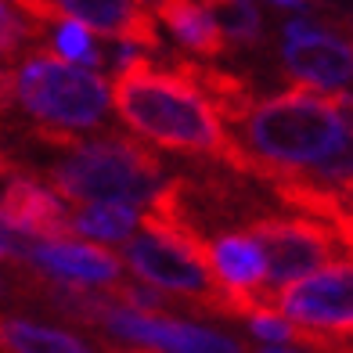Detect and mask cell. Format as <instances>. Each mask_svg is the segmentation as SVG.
I'll use <instances>...</instances> for the list:
<instances>
[{"mask_svg":"<svg viewBox=\"0 0 353 353\" xmlns=\"http://www.w3.org/2000/svg\"><path fill=\"white\" fill-rule=\"evenodd\" d=\"M108 87L116 112L134 134H141V141L184 155L216 159V163L249 176V155L242 141L220 123L205 94L181 72L155 69L137 47H123L119 76Z\"/></svg>","mask_w":353,"mask_h":353,"instance_id":"obj_1","label":"cell"},{"mask_svg":"<svg viewBox=\"0 0 353 353\" xmlns=\"http://www.w3.org/2000/svg\"><path fill=\"white\" fill-rule=\"evenodd\" d=\"M242 134L249 176L256 181L270 184L285 173L314 170L332 155L350 152V94H274L249 108Z\"/></svg>","mask_w":353,"mask_h":353,"instance_id":"obj_2","label":"cell"},{"mask_svg":"<svg viewBox=\"0 0 353 353\" xmlns=\"http://www.w3.org/2000/svg\"><path fill=\"white\" fill-rule=\"evenodd\" d=\"M61 199L79 205H137L152 202L166 184V170L152 148L130 137L79 141L69 159L47 170Z\"/></svg>","mask_w":353,"mask_h":353,"instance_id":"obj_3","label":"cell"},{"mask_svg":"<svg viewBox=\"0 0 353 353\" xmlns=\"http://www.w3.org/2000/svg\"><path fill=\"white\" fill-rule=\"evenodd\" d=\"M14 94L47 130H98L112 105L108 79L83 65H65L51 51L22 58L14 69Z\"/></svg>","mask_w":353,"mask_h":353,"instance_id":"obj_4","label":"cell"},{"mask_svg":"<svg viewBox=\"0 0 353 353\" xmlns=\"http://www.w3.org/2000/svg\"><path fill=\"white\" fill-rule=\"evenodd\" d=\"M249 238L263 252L267 278H263L260 307L267 310H270V296L278 288L307 278L335 260H346L350 252V245L332 228L307 216H256L249 223Z\"/></svg>","mask_w":353,"mask_h":353,"instance_id":"obj_5","label":"cell"},{"mask_svg":"<svg viewBox=\"0 0 353 353\" xmlns=\"http://www.w3.org/2000/svg\"><path fill=\"white\" fill-rule=\"evenodd\" d=\"M270 310H278L292 325L350 339V328H353V263H350V256L278 288L270 296Z\"/></svg>","mask_w":353,"mask_h":353,"instance_id":"obj_6","label":"cell"},{"mask_svg":"<svg viewBox=\"0 0 353 353\" xmlns=\"http://www.w3.org/2000/svg\"><path fill=\"white\" fill-rule=\"evenodd\" d=\"M281 40V69L296 79V90H332L346 94L353 76V51L346 37L328 33L314 19L288 22Z\"/></svg>","mask_w":353,"mask_h":353,"instance_id":"obj_7","label":"cell"},{"mask_svg":"<svg viewBox=\"0 0 353 353\" xmlns=\"http://www.w3.org/2000/svg\"><path fill=\"white\" fill-rule=\"evenodd\" d=\"M33 22L47 26V22H76L87 33L94 29L98 37L108 40H123V47H148L159 51V26L148 11V0H37L33 8Z\"/></svg>","mask_w":353,"mask_h":353,"instance_id":"obj_8","label":"cell"},{"mask_svg":"<svg viewBox=\"0 0 353 353\" xmlns=\"http://www.w3.org/2000/svg\"><path fill=\"white\" fill-rule=\"evenodd\" d=\"M350 152L332 155L328 163H321L314 170L285 173L278 181H270V188L278 191V199L285 205H292L299 213H310L317 223L332 228L335 234L350 245L353 242V205H350Z\"/></svg>","mask_w":353,"mask_h":353,"instance_id":"obj_9","label":"cell"},{"mask_svg":"<svg viewBox=\"0 0 353 353\" xmlns=\"http://www.w3.org/2000/svg\"><path fill=\"white\" fill-rule=\"evenodd\" d=\"M101 325L116 335V339L152 346V350H166V353H245L242 343L216 332V328L163 317V314H134V310L116 307V303L105 310Z\"/></svg>","mask_w":353,"mask_h":353,"instance_id":"obj_10","label":"cell"},{"mask_svg":"<svg viewBox=\"0 0 353 353\" xmlns=\"http://www.w3.org/2000/svg\"><path fill=\"white\" fill-rule=\"evenodd\" d=\"M0 231L43 238V242H69L72 216L54 191L40 188L29 176H14L0 191Z\"/></svg>","mask_w":353,"mask_h":353,"instance_id":"obj_11","label":"cell"},{"mask_svg":"<svg viewBox=\"0 0 353 353\" xmlns=\"http://www.w3.org/2000/svg\"><path fill=\"white\" fill-rule=\"evenodd\" d=\"M29 263L43 274H51V281L65 285H116L119 281V260L112 252L87 245V242H40L29 252H22Z\"/></svg>","mask_w":353,"mask_h":353,"instance_id":"obj_12","label":"cell"},{"mask_svg":"<svg viewBox=\"0 0 353 353\" xmlns=\"http://www.w3.org/2000/svg\"><path fill=\"white\" fill-rule=\"evenodd\" d=\"M210 270L220 288L238 296H256V303H260L267 267H263V252L256 249L249 234H238V231L216 234L210 242Z\"/></svg>","mask_w":353,"mask_h":353,"instance_id":"obj_13","label":"cell"},{"mask_svg":"<svg viewBox=\"0 0 353 353\" xmlns=\"http://www.w3.org/2000/svg\"><path fill=\"white\" fill-rule=\"evenodd\" d=\"M173 72H181L184 79H191L202 94H205V101H210L216 108V116L220 123L228 126H242V119L249 116V108L256 105L252 101V90L242 76H234L228 69H216V65H205V61H191V58H181V54H173Z\"/></svg>","mask_w":353,"mask_h":353,"instance_id":"obj_14","label":"cell"},{"mask_svg":"<svg viewBox=\"0 0 353 353\" xmlns=\"http://www.w3.org/2000/svg\"><path fill=\"white\" fill-rule=\"evenodd\" d=\"M0 353H101V350L65 328L37 325L29 317H0Z\"/></svg>","mask_w":353,"mask_h":353,"instance_id":"obj_15","label":"cell"},{"mask_svg":"<svg viewBox=\"0 0 353 353\" xmlns=\"http://www.w3.org/2000/svg\"><path fill=\"white\" fill-rule=\"evenodd\" d=\"M155 11H159V19L170 26V33L176 37V43H184L191 54L220 58L223 51H228V43L220 40L216 26L210 22V14L202 11L199 0H159Z\"/></svg>","mask_w":353,"mask_h":353,"instance_id":"obj_16","label":"cell"},{"mask_svg":"<svg viewBox=\"0 0 353 353\" xmlns=\"http://www.w3.org/2000/svg\"><path fill=\"white\" fill-rule=\"evenodd\" d=\"M223 43H256L263 19L252 0H199Z\"/></svg>","mask_w":353,"mask_h":353,"instance_id":"obj_17","label":"cell"},{"mask_svg":"<svg viewBox=\"0 0 353 353\" xmlns=\"http://www.w3.org/2000/svg\"><path fill=\"white\" fill-rule=\"evenodd\" d=\"M141 223V210L134 205H87L72 216V234H87L98 242H126Z\"/></svg>","mask_w":353,"mask_h":353,"instance_id":"obj_18","label":"cell"},{"mask_svg":"<svg viewBox=\"0 0 353 353\" xmlns=\"http://www.w3.org/2000/svg\"><path fill=\"white\" fill-rule=\"evenodd\" d=\"M43 37V26L14 11L8 0H0V58H19L29 43Z\"/></svg>","mask_w":353,"mask_h":353,"instance_id":"obj_19","label":"cell"},{"mask_svg":"<svg viewBox=\"0 0 353 353\" xmlns=\"http://www.w3.org/2000/svg\"><path fill=\"white\" fill-rule=\"evenodd\" d=\"M58 61H65V65H72V61H87V65H101L105 54L98 51V47L90 43V33L83 26L76 22H61L58 33H54V51Z\"/></svg>","mask_w":353,"mask_h":353,"instance_id":"obj_20","label":"cell"},{"mask_svg":"<svg viewBox=\"0 0 353 353\" xmlns=\"http://www.w3.org/2000/svg\"><path fill=\"white\" fill-rule=\"evenodd\" d=\"M245 325H249V332L256 335V339H263V343H274V346L296 343V325H292L288 317H281L278 310L260 307V310H252V314L245 317Z\"/></svg>","mask_w":353,"mask_h":353,"instance_id":"obj_21","label":"cell"},{"mask_svg":"<svg viewBox=\"0 0 353 353\" xmlns=\"http://www.w3.org/2000/svg\"><path fill=\"white\" fill-rule=\"evenodd\" d=\"M19 105V94H14V69L8 61H0V112H11Z\"/></svg>","mask_w":353,"mask_h":353,"instance_id":"obj_22","label":"cell"},{"mask_svg":"<svg viewBox=\"0 0 353 353\" xmlns=\"http://www.w3.org/2000/svg\"><path fill=\"white\" fill-rule=\"evenodd\" d=\"M26 285H29V278H26ZM26 285H22V281H14V278H8V274H0V299L26 292Z\"/></svg>","mask_w":353,"mask_h":353,"instance_id":"obj_23","label":"cell"},{"mask_svg":"<svg viewBox=\"0 0 353 353\" xmlns=\"http://www.w3.org/2000/svg\"><path fill=\"white\" fill-rule=\"evenodd\" d=\"M14 256H19V249H14V242L0 231V260H14Z\"/></svg>","mask_w":353,"mask_h":353,"instance_id":"obj_24","label":"cell"},{"mask_svg":"<svg viewBox=\"0 0 353 353\" xmlns=\"http://www.w3.org/2000/svg\"><path fill=\"white\" fill-rule=\"evenodd\" d=\"M270 4H278V8H310V0H270Z\"/></svg>","mask_w":353,"mask_h":353,"instance_id":"obj_25","label":"cell"},{"mask_svg":"<svg viewBox=\"0 0 353 353\" xmlns=\"http://www.w3.org/2000/svg\"><path fill=\"white\" fill-rule=\"evenodd\" d=\"M8 4H19V8H22V14H29V8H33L37 0H8Z\"/></svg>","mask_w":353,"mask_h":353,"instance_id":"obj_26","label":"cell"},{"mask_svg":"<svg viewBox=\"0 0 353 353\" xmlns=\"http://www.w3.org/2000/svg\"><path fill=\"white\" fill-rule=\"evenodd\" d=\"M8 170H11V163H8V159H4V152H0V176H4Z\"/></svg>","mask_w":353,"mask_h":353,"instance_id":"obj_27","label":"cell"},{"mask_svg":"<svg viewBox=\"0 0 353 353\" xmlns=\"http://www.w3.org/2000/svg\"><path fill=\"white\" fill-rule=\"evenodd\" d=\"M256 353H292V350H281V346H267V350H256Z\"/></svg>","mask_w":353,"mask_h":353,"instance_id":"obj_28","label":"cell"},{"mask_svg":"<svg viewBox=\"0 0 353 353\" xmlns=\"http://www.w3.org/2000/svg\"><path fill=\"white\" fill-rule=\"evenodd\" d=\"M116 353H123V350H116ZM126 353H152V350H126Z\"/></svg>","mask_w":353,"mask_h":353,"instance_id":"obj_29","label":"cell"}]
</instances>
